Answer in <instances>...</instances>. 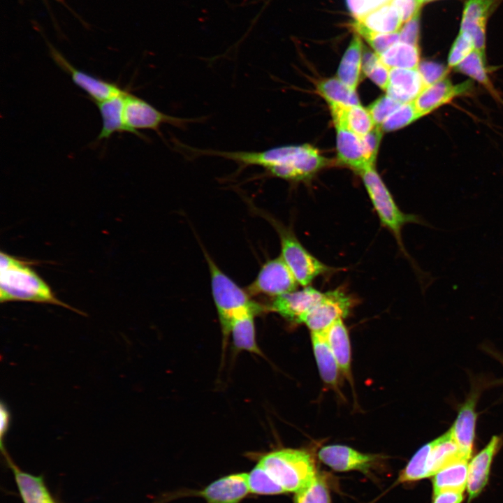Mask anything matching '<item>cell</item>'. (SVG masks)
<instances>
[{"label": "cell", "instance_id": "6da1fadb", "mask_svg": "<svg viewBox=\"0 0 503 503\" xmlns=\"http://www.w3.org/2000/svg\"><path fill=\"white\" fill-rule=\"evenodd\" d=\"M190 158L217 156L232 161L239 168L260 166L272 176L287 180L307 179L327 164V160L309 145H284L261 151H226L189 146Z\"/></svg>", "mask_w": 503, "mask_h": 503}, {"label": "cell", "instance_id": "7a4b0ae2", "mask_svg": "<svg viewBox=\"0 0 503 503\" xmlns=\"http://www.w3.org/2000/svg\"><path fill=\"white\" fill-rule=\"evenodd\" d=\"M0 301H27L62 306L83 314L57 298L50 286L26 261L3 251L0 254Z\"/></svg>", "mask_w": 503, "mask_h": 503}, {"label": "cell", "instance_id": "3957f363", "mask_svg": "<svg viewBox=\"0 0 503 503\" xmlns=\"http://www.w3.org/2000/svg\"><path fill=\"white\" fill-rule=\"evenodd\" d=\"M283 488L296 493L318 474L314 458L298 449H280L263 455L258 462Z\"/></svg>", "mask_w": 503, "mask_h": 503}, {"label": "cell", "instance_id": "277c9868", "mask_svg": "<svg viewBox=\"0 0 503 503\" xmlns=\"http://www.w3.org/2000/svg\"><path fill=\"white\" fill-rule=\"evenodd\" d=\"M204 254L210 271L212 295L220 321L224 342H226L231 321L237 315L249 309L261 313L266 307L253 300L247 290L242 289L225 274L205 251Z\"/></svg>", "mask_w": 503, "mask_h": 503}, {"label": "cell", "instance_id": "5b68a950", "mask_svg": "<svg viewBox=\"0 0 503 503\" xmlns=\"http://www.w3.org/2000/svg\"><path fill=\"white\" fill-rule=\"evenodd\" d=\"M359 174L381 224L392 233L399 247L407 256L402 243V228L408 224H425L418 215L407 214L400 210L374 166Z\"/></svg>", "mask_w": 503, "mask_h": 503}, {"label": "cell", "instance_id": "8992f818", "mask_svg": "<svg viewBox=\"0 0 503 503\" xmlns=\"http://www.w3.org/2000/svg\"><path fill=\"white\" fill-rule=\"evenodd\" d=\"M269 219L279 237L280 256L299 285L309 286L317 277L333 270L308 252L290 228L274 219Z\"/></svg>", "mask_w": 503, "mask_h": 503}, {"label": "cell", "instance_id": "52a82bcc", "mask_svg": "<svg viewBox=\"0 0 503 503\" xmlns=\"http://www.w3.org/2000/svg\"><path fill=\"white\" fill-rule=\"evenodd\" d=\"M124 119L129 133L143 137L138 130H153L161 135L160 128L163 124L184 129L189 124L200 122L202 118H182L166 114L145 100L126 91L124 96Z\"/></svg>", "mask_w": 503, "mask_h": 503}, {"label": "cell", "instance_id": "ba28073f", "mask_svg": "<svg viewBox=\"0 0 503 503\" xmlns=\"http://www.w3.org/2000/svg\"><path fill=\"white\" fill-rule=\"evenodd\" d=\"M355 305V300L342 289L323 292L320 300L300 320L311 332H323L338 319L346 318Z\"/></svg>", "mask_w": 503, "mask_h": 503}, {"label": "cell", "instance_id": "9c48e42d", "mask_svg": "<svg viewBox=\"0 0 503 503\" xmlns=\"http://www.w3.org/2000/svg\"><path fill=\"white\" fill-rule=\"evenodd\" d=\"M298 283L281 256L267 261L255 279L247 288L252 295H265L272 298L298 289Z\"/></svg>", "mask_w": 503, "mask_h": 503}, {"label": "cell", "instance_id": "30bf717a", "mask_svg": "<svg viewBox=\"0 0 503 503\" xmlns=\"http://www.w3.org/2000/svg\"><path fill=\"white\" fill-rule=\"evenodd\" d=\"M481 392V385H472L471 391L458 409L456 418L450 430L461 453L469 460L476 437V424L478 414L476 405Z\"/></svg>", "mask_w": 503, "mask_h": 503}, {"label": "cell", "instance_id": "8fae6325", "mask_svg": "<svg viewBox=\"0 0 503 503\" xmlns=\"http://www.w3.org/2000/svg\"><path fill=\"white\" fill-rule=\"evenodd\" d=\"M49 48L54 62L71 76L73 83L85 91L94 103L118 96L125 91L116 83L75 68L52 45H49Z\"/></svg>", "mask_w": 503, "mask_h": 503}, {"label": "cell", "instance_id": "7c38bea8", "mask_svg": "<svg viewBox=\"0 0 503 503\" xmlns=\"http://www.w3.org/2000/svg\"><path fill=\"white\" fill-rule=\"evenodd\" d=\"M317 455L321 462L340 472H366L380 459L379 455L364 453L340 444L324 446L319 449Z\"/></svg>", "mask_w": 503, "mask_h": 503}, {"label": "cell", "instance_id": "4fadbf2b", "mask_svg": "<svg viewBox=\"0 0 503 503\" xmlns=\"http://www.w3.org/2000/svg\"><path fill=\"white\" fill-rule=\"evenodd\" d=\"M323 292L309 286H303L273 298L270 311L285 319L299 323L300 319L322 298Z\"/></svg>", "mask_w": 503, "mask_h": 503}, {"label": "cell", "instance_id": "5bb4252c", "mask_svg": "<svg viewBox=\"0 0 503 503\" xmlns=\"http://www.w3.org/2000/svg\"><path fill=\"white\" fill-rule=\"evenodd\" d=\"M249 493L247 473L240 472L222 476L194 495L206 503H240Z\"/></svg>", "mask_w": 503, "mask_h": 503}, {"label": "cell", "instance_id": "9a60e30c", "mask_svg": "<svg viewBox=\"0 0 503 503\" xmlns=\"http://www.w3.org/2000/svg\"><path fill=\"white\" fill-rule=\"evenodd\" d=\"M502 444V437L494 435L487 445L468 463L467 490L468 503L476 498L485 488L493 458Z\"/></svg>", "mask_w": 503, "mask_h": 503}, {"label": "cell", "instance_id": "2e32d148", "mask_svg": "<svg viewBox=\"0 0 503 503\" xmlns=\"http://www.w3.org/2000/svg\"><path fill=\"white\" fill-rule=\"evenodd\" d=\"M471 84L465 82L453 85L447 78L425 86L413 103L421 117L448 103L455 97L467 93Z\"/></svg>", "mask_w": 503, "mask_h": 503}, {"label": "cell", "instance_id": "e0dca14e", "mask_svg": "<svg viewBox=\"0 0 503 503\" xmlns=\"http://www.w3.org/2000/svg\"><path fill=\"white\" fill-rule=\"evenodd\" d=\"M403 22L397 9L386 2L351 24V28L362 37L367 34H388L400 30Z\"/></svg>", "mask_w": 503, "mask_h": 503}, {"label": "cell", "instance_id": "ac0fdd59", "mask_svg": "<svg viewBox=\"0 0 503 503\" xmlns=\"http://www.w3.org/2000/svg\"><path fill=\"white\" fill-rule=\"evenodd\" d=\"M337 152L340 161L358 173L374 166L363 137L343 128L336 127Z\"/></svg>", "mask_w": 503, "mask_h": 503}, {"label": "cell", "instance_id": "d6986e66", "mask_svg": "<svg viewBox=\"0 0 503 503\" xmlns=\"http://www.w3.org/2000/svg\"><path fill=\"white\" fill-rule=\"evenodd\" d=\"M495 0H467L465 2L460 31L472 38L475 50L485 54L486 22Z\"/></svg>", "mask_w": 503, "mask_h": 503}, {"label": "cell", "instance_id": "ffe728a7", "mask_svg": "<svg viewBox=\"0 0 503 503\" xmlns=\"http://www.w3.org/2000/svg\"><path fill=\"white\" fill-rule=\"evenodd\" d=\"M425 87L418 69L391 68L387 95L400 103H411Z\"/></svg>", "mask_w": 503, "mask_h": 503}, {"label": "cell", "instance_id": "44dd1931", "mask_svg": "<svg viewBox=\"0 0 503 503\" xmlns=\"http://www.w3.org/2000/svg\"><path fill=\"white\" fill-rule=\"evenodd\" d=\"M4 457L13 471L23 503H57L45 484L43 476H36L22 471L8 455Z\"/></svg>", "mask_w": 503, "mask_h": 503}, {"label": "cell", "instance_id": "7402d4cb", "mask_svg": "<svg viewBox=\"0 0 503 503\" xmlns=\"http://www.w3.org/2000/svg\"><path fill=\"white\" fill-rule=\"evenodd\" d=\"M329 107L335 128H343L363 137L375 127L369 110L360 105H329Z\"/></svg>", "mask_w": 503, "mask_h": 503}, {"label": "cell", "instance_id": "603a6c76", "mask_svg": "<svg viewBox=\"0 0 503 503\" xmlns=\"http://www.w3.org/2000/svg\"><path fill=\"white\" fill-rule=\"evenodd\" d=\"M260 312L249 309L237 315L231 321L229 335H231L233 347L239 351H246L261 357L263 353L259 348L256 338L254 318Z\"/></svg>", "mask_w": 503, "mask_h": 503}, {"label": "cell", "instance_id": "cb8c5ba5", "mask_svg": "<svg viewBox=\"0 0 503 503\" xmlns=\"http://www.w3.org/2000/svg\"><path fill=\"white\" fill-rule=\"evenodd\" d=\"M326 341L337 362L342 374L351 379V352L348 330L340 319L332 323L323 332Z\"/></svg>", "mask_w": 503, "mask_h": 503}, {"label": "cell", "instance_id": "d4e9b609", "mask_svg": "<svg viewBox=\"0 0 503 503\" xmlns=\"http://www.w3.org/2000/svg\"><path fill=\"white\" fill-rule=\"evenodd\" d=\"M314 357L323 381L337 389L342 374L323 332H311Z\"/></svg>", "mask_w": 503, "mask_h": 503}, {"label": "cell", "instance_id": "484cf974", "mask_svg": "<svg viewBox=\"0 0 503 503\" xmlns=\"http://www.w3.org/2000/svg\"><path fill=\"white\" fill-rule=\"evenodd\" d=\"M122 94L108 99L96 102L102 119V128L97 140L108 139L113 133L129 132L124 119V96Z\"/></svg>", "mask_w": 503, "mask_h": 503}, {"label": "cell", "instance_id": "4316f807", "mask_svg": "<svg viewBox=\"0 0 503 503\" xmlns=\"http://www.w3.org/2000/svg\"><path fill=\"white\" fill-rule=\"evenodd\" d=\"M428 455L430 477L447 465L461 460H468L461 453L449 429L442 435L430 442Z\"/></svg>", "mask_w": 503, "mask_h": 503}, {"label": "cell", "instance_id": "83f0119b", "mask_svg": "<svg viewBox=\"0 0 503 503\" xmlns=\"http://www.w3.org/2000/svg\"><path fill=\"white\" fill-rule=\"evenodd\" d=\"M468 460L454 462L437 472L432 479L433 495L444 491L463 493L467 488Z\"/></svg>", "mask_w": 503, "mask_h": 503}, {"label": "cell", "instance_id": "f1b7e54d", "mask_svg": "<svg viewBox=\"0 0 503 503\" xmlns=\"http://www.w3.org/2000/svg\"><path fill=\"white\" fill-rule=\"evenodd\" d=\"M362 53L363 43L359 35L356 34L344 52L337 70V78L355 90L362 68Z\"/></svg>", "mask_w": 503, "mask_h": 503}, {"label": "cell", "instance_id": "f546056e", "mask_svg": "<svg viewBox=\"0 0 503 503\" xmlns=\"http://www.w3.org/2000/svg\"><path fill=\"white\" fill-rule=\"evenodd\" d=\"M379 57L390 69H417L420 64L418 46L400 41L395 43Z\"/></svg>", "mask_w": 503, "mask_h": 503}, {"label": "cell", "instance_id": "4dcf8cb0", "mask_svg": "<svg viewBox=\"0 0 503 503\" xmlns=\"http://www.w3.org/2000/svg\"><path fill=\"white\" fill-rule=\"evenodd\" d=\"M317 90L329 105L342 106L360 105L356 90L343 83L337 78L320 81L317 85Z\"/></svg>", "mask_w": 503, "mask_h": 503}, {"label": "cell", "instance_id": "1f68e13d", "mask_svg": "<svg viewBox=\"0 0 503 503\" xmlns=\"http://www.w3.org/2000/svg\"><path fill=\"white\" fill-rule=\"evenodd\" d=\"M430 442L423 445L411 457L406 466L401 470L397 483L414 482L430 477L428 470V455Z\"/></svg>", "mask_w": 503, "mask_h": 503}, {"label": "cell", "instance_id": "d6a6232c", "mask_svg": "<svg viewBox=\"0 0 503 503\" xmlns=\"http://www.w3.org/2000/svg\"><path fill=\"white\" fill-rule=\"evenodd\" d=\"M250 493L273 495L286 493L283 488L258 463L247 473Z\"/></svg>", "mask_w": 503, "mask_h": 503}, {"label": "cell", "instance_id": "836d02e7", "mask_svg": "<svg viewBox=\"0 0 503 503\" xmlns=\"http://www.w3.org/2000/svg\"><path fill=\"white\" fill-rule=\"evenodd\" d=\"M294 503H331L326 479L318 474L304 488L294 493Z\"/></svg>", "mask_w": 503, "mask_h": 503}, {"label": "cell", "instance_id": "e575fe53", "mask_svg": "<svg viewBox=\"0 0 503 503\" xmlns=\"http://www.w3.org/2000/svg\"><path fill=\"white\" fill-rule=\"evenodd\" d=\"M455 68L491 90L492 86L488 75L485 54L481 52L474 50Z\"/></svg>", "mask_w": 503, "mask_h": 503}, {"label": "cell", "instance_id": "d590c367", "mask_svg": "<svg viewBox=\"0 0 503 503\" xmlns=\"http://www.w3.org/2000/svg\"><path fill=\"white\" fill-rule=\"evenodd\" d=\"M362 69L377 85L384 90L386 89L391 69L381 61L376 52L365 51L363 54Z\"/></svg>", "mask_w": 503, "mask_h": 503}, {"label": "cell", "instance_id": "8d00e7d4", "mask_svg": "<svg viewBox=\"0 0 503 503\" xmlns=\"http://www.w3.org/2000/svg\"><path fill=\"white\" fill-rule=\"evenodd\" d=\"M421 115L418 113L413 102L402 103L391 113L381 126V130L392 131L407 126L416 121Z\"/></svg>", "mask_w": 503, "mask_h": 503}, {"label": "cell", "instance_id": "74e56055", "mask_svg": "<svg viewBox=\"0 0 503 503\" xmlns=\"http://www.w3.org/2000/svg\"><path fill=\"white\" fill-rule=\"evenodd\" d=\"M474 50L472 36L468 33L460 31L449 52L448 67L455 68Z\"/></svg>", "mask_w": 503, "mask_h": 503}, {"label": "cell", "instance_id": "f35d334b", "mask_svg": "<svg viewBox=\"0 0 503 503\" xmlns=\"http://www.w3.org/2000/svg\"><path fill=\"white\" fill-rule=\"evenodd\" d=\"M401 104L402 103L387 94L373 102L367 110L370 113L375 126L381 128V126L386 118Z\"/></svg>", "mask_w": 503, "mask_h": 503}, {"label": "cell", "instance_id": "ab89813d", "mask_svg": "<svg viewBox=\"0 0 503 503\" xmlns=\"http://www.w3.org/2000/svg\"><path fill=\"white\" fill-rule=\"evenodd\" d=\"M417 69L421 74L425 87L446 78L447 68L441 64L435 61H421Z\"/></svg>", "mask_w": 503, "mask_h": 503}, {"label": "cell", "instance_id": "60d3db41", "mask_svg": "<svg viewBox=\"0 0 503 503\" xmlns=\"http://www.w3.org/2000/svg\"><path fill=\"white\" fill-rule=\"evenodd\" d=\"M363 38L379 55L400 41V34L399 31L388 34H367Z\"/></svg>", "mask_w": 503, "mask_h": 503}, {"label": "cell", "instance_id": "b9f144b4", "mask_svg": "<svg viewBox=\"0 0 503 503\" xmlns=\"http://www.w3.org/2000/svg\"><path fill=\"white\" fill-rule=\"evenodd\" d=\"M419 29V13H418L401 27L399 31L400 41L418 46Z\"/></svg>", "mask_w": 503, "mask_h": 503}, {"label": "cell", "instance_id": "7bdbcfd3", "mask_svg": "<svg viewBox=\"0 0 503 503\" xmlns=\"http://www.w3.org/2000/svg\"><path fill=\"white\" fill-rule=\"evenodd\" d=\"M386 0H346L347 8L355 19L386 3Z\"/></svg>", "mask_w": 503, "mask_h": 503}, {"label": "cell", "instance_id": "ee69618b", "mask_svg": "<svg viewBox=\"0 0 503 503\" xmlns=\"http://www.w3.org/2000/svg\"><path fill=\"white\" fill-rule=\"evenodd\" d=\"M389 2L397 9L403 23L419 13L421 6L419 0H390Z\"/></svg>", "mask_w": 503, "mask_h": 503}, {"label": "cell", "instance_id": "f6af8a7d", "mask_svg": "<svg viewBox=\"0 0 503 503\" xmlns=\"http://www.w3.org/2000/svg\"><path fill=\"white\" fill-rule=\"evenodd\" d=\"M0 416H1V427H0V444L1 450L2 453L5 455L7 454L6 449L3 446V438L6 436L10 424V413L6 406V404L1 401L0 405Z\"/></svg>", "mask_w": 503, "mask_h": 503}, {"label": "cell", "instance_id": "bcb514c9", "mask_svg": "<svg viewBox=\"0 0 503 503\" xmlns=\"http://www.w3.org/2000/svg\"><path fill=\"white\" fill-rule=\"evenodd\" d=\"M463 493L444 491L433 495L432 503H462Z\"/></svg>", "mask_w": 503, "mask_h": 503}, {"label": "cell", "instance_id": "7dc6e473", "mask_svg": "<svg viewBox=\"0 0 503 503\" xmlns=\"http://www.w3.org/2000/svg\"><path fill=\"white\" fill-rule=\"evenodd\" d=\"M486 351H487L489 353L491 354V356L495 357L497 360H498L503 365V356L502 354L499 353L497 351L492 350L491 349H488V347L486 348ZM494 384H503V379L498 380V381H495L494 382Z\"/></svg>", "mask_w": 503, "mask_h": 503}, {"label": "cell", "instance_id": "c3c4849f", "mask_svg": "<svg viewBox=\"0 0 503 503\" xmlns=\"http://www.w3.org/2000/svg\"><path fill=\"white\" fill-rule=\"evenodd\" d=\"M434 1V0H419V1H420V3H421V5H422L423 3H428V2H430V1Z\"/></svg>", "mask_w": 503, "mask_h": 503}, {"label": "cell", "instance_id": "681fc988", "mask_svg": "<svg viewBox=\"0 0 503 503\" xmlns=\"http://www.w3.org/2000/svg\"><path fill=\"white\" fill-rule=\"evenodd\" d=\"M56 1H61V2H62V0H56Z\"/></svg>", "mask_w": 503, "mask_h": 503}]
</instances>
